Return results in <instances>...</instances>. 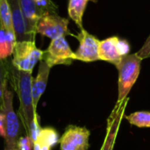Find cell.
Returning a JSON list of instances; mask_svg holds the SVG:
<instances>
[{
  "instance_id": "19",
  "label": "cell",
  "mask_w": 150,
  "mask_h": 150,
  "mask_svg": "<svg viewBox=\"0 0 150 150\" xmlns=\"http://www.w3.org/2000/svg\"><path fill=\"white\" fill-rule=\"evenodd\" d=\"M126 120L133 126L140 128L150 127V112L140 111L125 116Z\"/></svg>"
},
{
  "instance_id": "24",
  "label": "cell",
  "mask_w": 150,
  "mask_h": 150,
  "mask_svg": "<svg viewBox=\"0 0 150 150\" xmlns=\"http://www.w3.org/2000/svg\"><path fill=\"white\" fill-rule=\"evenodd\" d=\"M2 130H3V127H2V116H1V112H0V134H2Z\"/></svg>"
},
{
  "instance_id": "9",
  "label": "cell",
  "mask_w": 150,
  "mask_h": 150,
  "mask_svg": "<svg viewBox=\"0 0 150 150\" xmlns=\"http://www.w3.org/2000/svg\"><path fill=\"white\" fill-rule=\"evenodd\" d=\"M76 38L79 41L78 48L75 53V60L92 62L99 61L98 57V47L99 40L94 35L88 33L84 28L80 31Z\"/></svg>"
},
{
  "instance_id": "6",
  "label": "cell",
  "mask_w": 150,
  "mask_h": 150,
  "mask_svg": "<svg viewBox=\"0 0 150 150\" xmlns=\"http://www.w3.org/2000/svg\"><path fill=\"white\" fill-rule=\"evenodd\" d=\"M41 61H44L50 68L55 65H70L75 61V53L65 37H60L51 40L47 48L43 51Z\"/></svg>"
},
{
  "instance_id": "21",
  "label": "cell",
  "mask_w": 150,
  "mask_h": 150,
  "mask_svg": "<svg viewBox=\"0 0 150 150\" xmlns=\"http://www.w3.org/2000/svg\"><path fill=\"white\" fill-rule=\"evenodd\" d=\"M138 57H140L142 60L148 59L150 57V34L142 45V47L140 48V50L135 53Z\"/></svg>"
},
{
  "instance_id": "5",
  "label": "cell",
  "mask_w": 150,
  "mask_h": 150,
  "mask_svg": "<svg viewBox=\"0 0 150 150\" xmlns=\"http://www.w3.org/2000/svg\"><path fill=\"white\" fill-rule=\"evenodd\" d=\"M69 19L57 12H47L40 16L36 24V33L51 40L73 35L69 30Z\"/></svg>"
},
{
  "instance_id": "11",
  "label": "cell",
  "mask_w": 150,
  "mask_h": 150,
  "mask_svg": "<svg viewBox=\"0 0 150 150\" xmlns=\"http://www.w3.org/2000/svg\"><path fill=\"white\" fill-rule=\"evenodd\" d=\"M50 69L51 68L44 61H40L37 76L35 78H33L32 93H33V105L35 109L37 108L40 98H41V96L44 94L46 91Z\"/></svg>"
},
{
  "instance_id": "1",
  "label": "cell",
  "mask_w": 150,
  "mask_h": 150,
  "mask_svg": "<svg viewBox=\"0 0 150 150\" xmlns=\"http://www.w3.org/2000/svg\"><path fill=\"white\" fill-rule=\"evenodd\" d=\"M9 83L18 98L19 108L18 116L23 126L25 136L30 138L31 125L35 114L37 113L33 105L32 93V73L18 70L11 64L10 68Z\"/></svg>"
},
{
  "instance_id": "4",
  "label": "cell",
  "mask_w": 150,
  "mask_h": 150,
  "mask_svg": "<svg viewBox=\"0 0 150 150\" xmlns=\"http://www.w3.org/2000/svg\"><path fill=\"white\" fill-rule=\"evenodd\" d=\"M42 55L43 51L36 47L35 40L16 41L11 64L18 70L32 73L37 62L41 61Z\"/></svg>"
},
{
  "instance_id": "15",
  "label": "cell",
  "mask_w": 150,
  "mask_h": 150,
  "mask_svg": "<svg viewBox=\"0 0 150 150\" xmlns=\"http://www.w3.org/2000/svg\"><path fill=\"white\" fill-rule=\"evenodd\" d=\"M90 0H69L68 14L80 30L83 29V18Z\"/></svg>"
},
{
  "instance_id": "7",
  "label": "cell",
  "mask_w": 150,
  "mask_h": 150,
  "mask_svg": "<svg viewBox=\"0 0 150 150\" xmlns=\"http://www.w3.org/2000/svg\"><path fill=\"white\" fill-rule=\"evenodd\" d=\"M91 132L83 127L69 125L59 140L60 150H87Z\"/></svg>"
},
{
  "instance_id": "3",
  "label": "cell",
  "mask_w": 150,
  "mask_h": 150,
  "mask_svg": "<svg viewBox=\"0 0 150 150\" xmlns=\"http://www.w3.org/2000/svg\"><path fill=\"white\" fill-rule=\"evenodd\" d=\"M142 61L136 54H129L123 56L118 65L115 66L119 71V95L117 102H121L128 97L130 91L139 77Z\"/></svg>"
},
{
  "instance_id": "12",
  "label": "cell",
  "mask_w": 150,
  "mask_h": 150,
  "mask_svg": "<svg viewBox=\"0 0 150 150\" xmlns=\"http://www.w3.org/2000/svg\"><path fill=\"white\" fill-rule=\"evenodd\" d=\"M119 37L112 36L99 41L98 47V57L99 60L110 62L113 65H118L122 57L119 54L117 44Z\"/></svg>"
},
{
  "instance_id": "23",
  "label": "cell",
  "mask_w": 150,
  "mask_h": 150,
  "mask_svg": "<svg viewBox=\"0 0 150 150\" xmlns=\"http://www.w3.org/2000/svg\"><path fill=\"white\" fill-rule=\"evenodd\" d=\"M18 150H33V142L30 138L21 136L18 142Z\"/></svg>"
},
{
  "instance_id": "17",
  "label": "cell",
  "mask_w": 150,
  "mask_h": 150,
  "mask_svg": "<svg viewBox=\"0 0 150 150\" xmlns=\"http://www.w3.org/2000/svg\"><path fill=\"white\" fill-rule=\"evenodd\" d=\"M11 62L5 60H0V112L4 103V97L5 91L8 90L7 85L10 77V68Z\"/></svg>"
},
{
  "instance_id": "14",
  "label": "cell",
  "mask_w": 150,
  "mask_h": 150,
  "mask_svg": "<svg viewBox=\"0 0 150 150\" xmlns=\"http://www.w3.org/2000/svg\"><path fill=\"white\" fill-rule=\"evenodd\" d=\"M18 4L29 26L33 31L36 33V24L41 15L37 8L34 0H18Z\"/></svg>"
},
{
  "instance_id": "20",
  "label": "cell",
  "mask_w": 150,
  "mask_h": 150,
  "mask_svg": "<svg viewBox=\"0 0 150 150\" xmlns=\"http://www.w3.org/2000/svg\"><path fill=\"white\" fill-rule=\"evenodd\" d=\"M34 2L40 15L47 12H56L57 11V5H55L52 0H34Z\"/></svg>"
},
{
  "instance_id": "16",
  "label": "cell",
  "mask_w": 150,
  "mask_h": 150,
  "mask_svg": "<svg viewBox=\"0 0 150 150\" xmlns=\"http://www.w3.org/2000/svg\"><path fill=\"white\" fill-rule=\"evenodd\" d=\"M15 43V34L7 32L0 25V60H5L12 54Z\"/></svg>"
},
{
  "instance_id": "8",
  "label": "cell",
  "mask_w": 150,
  "mask_h": 150,
  "mask_svg": "<svg viewBox=\"0 0 150 150\" xmlns=\"http://www.w3.org/2000/svg\"><path fill=\"white\" fill-rule=\"evenodd\" d=\"M129 98L127 97L121 102H117L111 114L107 119L106 134L104 143L100 150H113L116 138L120 127L122 119L125 115V111L127 106Z\"/></svg>"
},
{
  "instance_id": "13",
  "label": "cell",
  "mask_w": 150,
  "mask_h": 150,
  "mask_svg": "<svg viewBox=\"0 0 150 150\" xmlns=\"http://www.w3.org/2000/svg\"><path fill=\"white\" fill-rule=\"evenodd\" d=\"M59 140V134L53 127L41 128L33 143V150H51L58 143Z\"/></svg>"
},
{
  "instance_id": "22",
  "label": "cell",
  "mask_w": 150,
  "mask_h": 150,
  "mask_svg": "<svg viewBox=\"0 0 150 150\" xmlns=\"http://www.w3.org/2000/svg\"><path fill=\"white\" fill-rule=\"evenodd\" d=\"M117 47H118L119 54H120L121 57L129 54V52H130L131 48H130V44H129V42L127 40L119 39L118 44H117Z\"/></svg>"
},
{
  "instance_id": "10",
  "label": "cell",
  "mask_w": 150,
  "mask_h": 150,
  "mask_svg": "<svg viewBox=\"0 0 150 150\" xmlns=\"http://www.w3.org/2000/svg\"><path fill=\"white\" fill-rule=\"evenodd\" d=\"M11 9L12 25L15 33L16 41L35 40L36 33L31 29L20 9L18 0H8Z\"/></svg>"
},
{
  "instance_id": "18",
  "label": "cell",
  "mask_w": 150,
  "mask_h": 150,
  "mask_svg": "<svg viewBox=\"0 0 150 150\" xmlns=\"http://www.w3.org/2000/svg\"><path fill=\"white\" fill-rule=\"evenodd\" d=\"M0 25L7 32L15 34L12 25L11 9L8 0H0Z\"/></svg>"
},
{
  "instance_id": "2",
  "label": "cell",
  "mask_w": 150,
  "mask_h": 150,
  "mask_svg": "<svg viewBox=\"0 0 150 150\" xmlns=\"http://www.w3.org/2000/svg\"><path fill=\"white\" fill-rule=\"evenodd\" d=\"M13 95L7 90L4 93V103L1 109L2 136L4 138V150H18V142L21 138V126L18 114L12 105Z\"/></svg>"
}]
</instances>
